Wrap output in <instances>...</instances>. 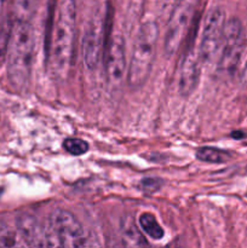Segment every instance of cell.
Wrapping results in <instances>:
<instances>
[{
  "label": "cell",
  "instance_id": "6da1fadb",
  "mask_svg": "<svg viewBox=\"0 0 247 248\" xmlns=\"http://www.w3.org/2000/svg\"><path fill=\"white\" fill-rule=\"evenodd\" d=\"M77 34V4L75 0H61L48 45V67L56 80L69 75L74 60Z\"/></svg>",
  "mask_w": 247,
  "mask_h": 248
},
{
  "label": "cell",
  "instance_id": "7a4b0ae2",
  "mask_svg": "<svg viewBox=\"0 0 247 248\" xmlns=\"http://www.w3.org/2000/svg\"><path fill=\"white\" fill-rule=\"evenodd\" d=\"M35 38L31 22L14 21L7 46V77L16 89L28 82L33 65Z\"/></svg>",
  "mask_w": 247,
  "mask_h": 248
},
{
  "label": "cell",
  "instance_id": "3957f363",
  "mask_svg": "<svg viewBox=\"0 0 247 248\" xmlns=\"http://www.w3.org/2000/svg\"><path fill=\"white\" fill-rule=\"evenodd\" d=\"M159 40V26L155 21L140 24L133 41L132 55L127 68V82L131 87L143 86L149 79Z\"/></svg>",
  "mask_w": 247,
  "mask_h": 248
},
{
  "label": "cell",
  "instance_id": "277c9868",
  "mask_svg": "<svg viewBox=\"0 0 247 248\" xmlns=\"http://www.w3.org/2000/svg\"><path fill=\"white\" fill-rule=\"evenodd\" d=\"M200 0H174L164 36V50L173 56L186 38L198 12Z\"/></svg>",
  "mask_w": 247,
  "mask_h": 248
},
{
  "label": "cell",
  "instance_id": "5b68a950",
  "mask_svg": "<svg viewBox=\"0 0 247 248\" xmlns=\"http://www.w3.org/2000/svg\"><path fill=\"white\" fill-rule=\"evenodd\" d=\"M246 47V31L244 24L236 17L225 22L224 36L218 61V68L225 74H232L239 67Z\"/></svg>",
  "mask_w": 247,
  "mask_h": 248
},
{
  "label": "cell",
  "instance_id": "8992f818",
  "mask_svg": "<svg viewBox=\"0 0 247 248\" xmlns=\"http://www.w3.org/2000/svg\"><path fill=\"white\" fill-rule=\"evenodd\" d=\"M225 12L220 7H213L208 11L201 31L199 58L201 63L210 64L220 53L225 28Z\"/></svg>",
  "mask_w": 247,
  "mask_h": 248
},
{
  "label": "cell",
  "instance_id": "52a82bcc",
  "mask_svg": "<svg viewBox=\"0 0 247 248\" xmlns=\"http://www.w3.org/2000/svg\"><path fill=\"white\" fill-rule=\"evenodd\" d=\"M16 224L31 248H65L64 240L50 222L44 223L34 216L21 215Z\"/></svg>",
  "mask_w": 247,
  "mask_h": 248
},
{
  "label": "cell",
  "instance_id": "ba28073f",
  "mask_svg": "<svg viewBox=\"0 0 247 248\" xmlns=\"http://www.w3.org/2000/svg\"><path fill=\"white\" fill-rule=\"evenodd\" d=\"M106 38V18L99 16L91 17L82 36V56L87 69L93 70L102 60Z\"/></svg>",
  "mask_w": 247,
  "mask_h": 248
},
{
  "label": "cell",
  "instance_id": "9c48e42d",
  "mask_svg": "<svg viewBox=\"0 0 247 248\" xmlns=\"http://www.w3.org/2000/svg\"><path fill=\"white\" fill-rule=\"evenodd\" d=\"M126 70L125 39L116 34L109 41L106 52V74L110 86L118 87L123 84Z\"/></svg>",
  "mask_w": 247,
  "mask_h": 248
},
{
  "label": "cell",
  "instance_id": "30bf717a",
  "mask_svg": "<svg viewBox=\"0 0 247 248\" xmlns=\"http://www.w3.org/2000/svg\"><path fill=\"white\" fill-rule=\"evenodd\" d=\"M201 62L199 56H196L193 51H189L183 58L179 70L178 89L181 94L188 96L191 92L195 91L200 80Z\"/></svg>",
  "mask_w": 247,
  "mask_h": 248
},
{
  "label": "cell",
  "instance_id": "8fae6325",
  "mask_svg": "<svg viewBox=\"0 0 247 248\" xmlns=\"http://www.w3.org/2000/svg\"><path fill=\"white\" fill-rule=\"evenodd\" d=\"M50 223L57 230L64 242L69 241L72 245L85 234V230L82 229L77 218L65 210H56L51 216Z\"/></svg>",
  "mask_w": 247,
  "mask_h": 248
},
{
  "label": "cell",
  "instance_id": "7c38bea8",
  "mask_svg": "<svg viewBox=\"0 0 247 248\" xmlns=\"http://www.w3.org/2000/svg\"><path fill=\"white\" fill-rule=\"evenodd\" d=\"M0 248H31L18 229L0 220Z\"/></svg>",
  "mask_w": 247,
  "mask_h": 248
},
{
  "label": "cell",
  "instance_id": "4fadbf2b",
  "mask_svg": "<svg viewBox=\"0 0 247 248\" xmlns=\"http://www.w3.org/2000/svg\"><path fill=\"white\" fill-rule=\"evenodd\" d=\"M39 0H15L14 21L31 22L38 7Z\"/></svg>",
  "mask_w": 247,
  "mask_h": 248
},
{
  "label": "cell",
  "instance_id": "5bb4252c",
  "mask_svg": "<svg viewBox=\"0 0 247 248\" xmlns=\"http://www.w3.org/2000/svg\"><path fill=\"white\" fill-rule=\"evenodd\" d=\"M196 157L200 161L208 162V164H222L230 159V155L229 153L217 149V148L202 147L196 152Z\"/></svg>",
  "mask_w": 247,
  "mask_h": 248
},
{
  "label": "cell",
  "instance_id": "9a60e30c",
  "mask_svg": "<svg viewBox=\"0 0 247 248\" xmlns=\"http://www.w3.org/2000/svg\"><path fill=\"white\" fill-rule=\"evenodd\" d=\"M139 225L143 232L154 240H160L164 237V229L160 227L156 218L152 213H143L139 216Z\"/></svg>",
  "mask_w": 247,
  "mask_h": 248
},
{
  "label": "cell",
  "instance_id": "2e32d148",
  "mask_svg": "<svg viewBox=\"0 0 247 248\" xmlns=\"http://www.w3.org/2000/svg\"><path fill=\"white\" fill-rule=\"evenodd\" d=\"M124 241H125L126 248H149V245L145 241L135 224L125 225L123 230Z\"/></svg>",
  "mask_w": 247,
  "mask_h": 248
},
{
  "label": "cell",
  "instance_id": "e0dca14e",
  "mask_svg": "<svg viewBox=\"0 0 247 248\" xmlns=\"http://www.w3.org/2000/svg\"><path fill=\"white\" fill-rule=\"evenodd\" d=\"M63 147L67 150L69 154L75 155V156H80V155L86 154L89 150V144L85 140H80V138H67L63 142Z\"/></svg>",
  "mask_w": 247,
  "mask_h": 248
},
{
  "label": "cell",
  "instance_id": "ac0fdd59",
  "mask_svg": "<svg viewBox=\"0 0 247 248\" xmlns=\"http://www.w3.org/2000/svg\"><path fill=\"white\" fill-rule=\"evenodd\" d=\"M73 247L74 248H103L102 247L101 242L96 239L92 235H87L85 232L81 237L77 240V241L73 244Z\"/></svg>",
  "mask_w": 247,
  "mask_h": 248
},
{
  "label": "cell",
  "instance_id": "d6986e66",
  "mask_svg": "<svg viewBox=\"0 0 247 248\" xmlns=\"http://www.w3.org/2000/svg\"><path fill=\"white\" fill-rule=\"evenodd\" d=\"M162 186V182L157 178H144L140 182V186L144 191L148 193H155L159 190Z\"/></svg>",
  "mask_w": 247,
  "mask_h": 248
},
{
  "label": "cell",
  "instance_id": "ffe728a7",
  "mask_svg": "<svg viewBox=\"0 0 247 248\" xmlns=\"http://www.w3.org/2000/svg\"><path fill=\"white\" fill-rule=\"evenodd\" d=\"M241 81L244 82L245 85H247V60L245 62L244 68H242V72H241Z\"/></svg>",
  "mask_w": 247,
  "mask_h": 248
},
{
  "label": "cell",
  "instance_id": "44dd1931",
  "mask_svg": "<svg viewBox=\"0 0 247 248\" xmlns=\"http://www.w3.org/2000/svg\"><path fill=\"white\" fill-rule=\"evenodd\" d=\"M0 194H1V189H0Z\"/></svg>",
  "mask_w": 247,
  "mask_h": 248
}]
</instances>
